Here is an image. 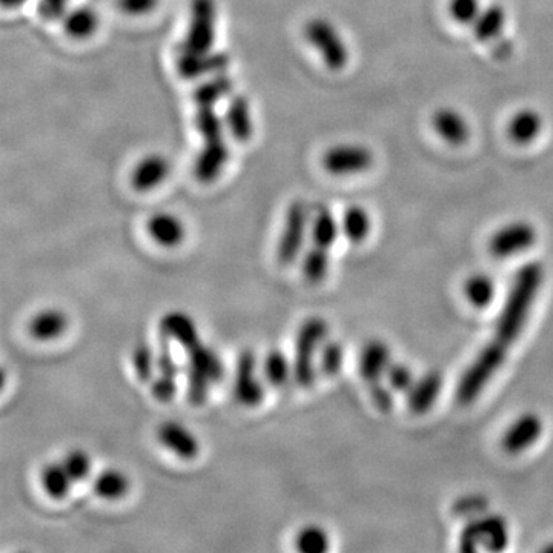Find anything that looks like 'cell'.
I'll use <instances>...</instances> for the list:
<instances>
[{
    "label": "cell",
    "mask_w": 553,
    "mask_h": 553,
    "mask_svg": "<svg viewBox=\"0 0 553 553\" xmlns=\"http://www.w3.org/2000/svg\"><path fill=\"white\" fill-rule=\"evenodd\" d=\"M543 279L544 269L540 263L532 262L521 266L501 309L492 343L509 351L510 346L520 337L526 325Z\"/></svg>",
    "instance_id": "cell-1"
},
{
    "label": "cell",
    "mask_w": 553,
    "mask_h": 553,
    "mask_svg": "<svg viewBox=\"0 0 553 553\" xmlns=\"http://www.w3.org/2000/svg\"><path fill=\"white\" fill-rule=\"evenodd\" d=\"M186 366V394L194 406H202L209 392L225 375V365L216 349L200 342L188 349Z\"/></svg>",
    "instance_id": "cell-2"
},
{
    "label": "cell",
    "mask_w": 553,
    "mask_h": 553,
    "mask_svg": "<svg viewBox=\"0 0 553 553\" xmlns=\"http://www.w3.org/2000/svg\"><path fill=\"white\" fill-rule=\"evenodd\" d=\"M329 326L322 317H309L297 332L295 352L292 358L294 365V381L300 388L309 389L314 386L317 369H315V354L320 352L323 343L328 340Z\"/></svg>",
    "instance_id": "cell-3"
},
{
    "label": "cell",
    "mask_w": 553,
    "mask_h": 553,
    "mask_svg": "<svg viewBox=\"0 0 553 553\" xmlns=\"http://www.w3.org/2000/svg\"><path fill=\"white\" fill-rule=\"evenodd\" d=\"M506 355V349L500 348L492 342L487 343L458 383V403L471 404L486 388L489 380L497 374L498 369L506 360Z\"/></svg>",
    "instance_id": "cell-4"
},
{
    "label": "cell",
    "mask_w": 553,
    "mask_h": 553,
    "mask_svg": "<svg viewBox=\"0 0 553 553\" xmlns=\"http://www.w3.org/2000/svg\"><path fill=\"white\" fill-rule=\"evenodd\" d=\"M509 543V529L500 515H480L467 521L460 535L461 552H475L484 549L501 552Z\"/></svg>",
    "instance_id": "cell-5"
},
{
    "label": "cell",
    "mask_w": 553,
    "mask_h": 553,
    "mask_svg": "<svg viewBox=\"0 0 553 553\" xmlns=\"http://www.w3.org/2000/svg\"><path fill=\"white\" fill-rule=\"evenodd\" d=\"M305 34L312 47L322 54L326 67L334 71L346 67L349 48L334 24L322 17H315L306 24Z\"/></svg>",
    "instance_id": "cell-6"
},
{
    "label": "cell",
    "mask_w": 553,
    "mask_h": 553,
    "mask_svg": "<svg viewBox=\"0 0 553 553\" xmlns=\"http://www.w3.org/2000/svg\"><path fill=\"white\" fill-rule=\"evenodd\" d=\"M216 19L214 0H193L191 24L180 54L209 53L216 40Z\"/></svg>",
    "instance_id": "cell-7"
},
{
    "label": "cell",
    "mask_w": 553,
    "mask_h": 553,
    "mask_svg": "<svg viewBox=\"0 0 553 553\" xmlns=\"http://www.w3.org/2000/svg\"><path fill=\"white\" fill-rule=\"evenodd\" d=\"M232 394L245 408H257L265 400V383L257 374V357L251 349L240 352Z\"/></svg>",
    "instance_id": "cell-8"
},
{
    "label": "cell",
    "mask_w": 553,
    "mask_h": 553,
    "mask_svg": "<svg viewBox=\"0 0 553 553\" xmlns=\"http://www.w3.org/2000/svg\"><path fill=\"white\" fill-rule=\"evenodd\" d=\"M306 226H308V209L305 203H291L286 214L285 228L277 245V260L280 265L289 266L299 259L305 242Z\"/></svg>",
    "instance_id": "cell-9"
},
{
    "label": "cell",
    "mask_w": 553,
    "mask_h": 553,
    "mask_svg": "<svg viewBox=\"0 0 553 553\" xmlns=\"http://www.w3.org/2000/svg\"><path fill=\"white\" fill-rule=\"evenodd\" d=\"M537 242V229L532 223L512 222L498 229L489 240V252L495 259H509L512 255L521 254L532 248Z\"/></svg>",
    "instance_id": "cell-10"
},
{
    "label": "cell",
    "mask_w": 553,
    "mask_h": 553,
    "mask_svg": "<svg viewBox=\"0 0 553 553\" xmlns=\"http://www.w3.org/2000/svg\"><path fill=\"white\" fill-rule=\"evenodd\" d=\"M374 160V153L368 146L345 143L334 146L325 154L323 166L334 176H351L368 171Z\"/></svg>",
    "instance_id": "cell-11"
},
{
    "label": "cell",
    "mask_w": 553,
    "mask_h": 553,
    "mask_svg": "<svg viewBox=\"0 0 553 553\" xmlns=\"http://www.w3.org/2000/svg\"><path fill=\"white\" fill-rule=\"evenodd\" d=\"M157 438L163 448L185 461L194 460L200 454V441L185 424L176 420L163 421L157 429Z\"/></svg>",
    "instance_id": "cell-12"
},
{
    "label": "cell",
    "mask_w": 553,
    "mask_h": 553,
    "mask_svg": "<svg viewBox=\"0 0 553 553\" xmlns=\"http://www.w3.org/2000/svg\"><path fill=\"white\" fill-rule=\"evenodd\" d=\"M159 329L160 337L166 338L171 343H177L185 351L202 342L196 320L188 312L179 311V309L166 312L160 320Z\"/></svg>",
    "instance_id": "cell-13"
},
{
    "label": "cell",
    "mask_w": 553,
    "mask_h": 553,
    "mask_svg": "<svg viewBox=\"0 0 553 553\" xmlns=\"http://www.w3.org/2000/svg\"><path fill=\"white\" fill-rule=\"evenodd\" d=\"M543 434V420L537 414H524L510 424L501 438V448L507 454H520L530 448Z\"/></svg>",
    "instance_id": "cell-14"
},
{
    "label": "cell",
    "mask_w": 553,
    "mask_h": 553,
    "mask_svg": "<svg viewBox=\"0 0 553 553\" xmlns=\"http://www.w3.org/2000/svg\"><path fill=\"white\" fill-rule=\"evenodd\" d=\"M229 67V56L225 53L180 54L177 70L185 79H197L206 74L223 73Z\"/></svg>",
    "instance_id": "cell-15"
},
{
    "label": "cell",
    "mask_w": 553,
    "mask_h": 553,
    "mask_svg": "<svg viewBox=\"0 0 553 553\" xmlns=\"http://www.w3.org/2000/svg\"><path fill=\"white\" fill-rule=\"evenodd\" d=\"M432 125L438 136L451 145H463L471 137V126L460 111L444 106L432 116Z\"/></svg>",
    "instance_id": "cell-16"
},
{
    "label": "cell",
    "mask_w": 553,
    "mask_h": 553,
    "mask_svg": "<svg viewBox=\"0 0 553 553\" xmlns=\"http://www.w3.org/2000/svg\"><path fill=\"white\" fill-rule=\"evenodd\" d=\"M391 365V351L385 342L371 340L366 343L365 348L361 349L358 366H360L361 378L369 385L385 377Z\"/></svg>",
    "instance_id": "cell-17"
},
{
    "label": "cell",
    "mask_w": 553,
    "mask_h": 553,
    "mask_svg": "<svg viewBox=\"0 0 553 553\" xmlns=\"http://www.w3.org/2000/svg\"><path fill=\"white\" fill-rule=\"evenodd\" d=\"M70 326V318L62 309L47 308L33 315L28 331L37 342H53L62 337Z\"/></svg>",
    "instance_id": "cell-18"
},
{
    "label": "cell",
    "mask_w": 553,
    "mask_h": 553,
    "mask_svg": "<svg viewBox=\"0 0 553 553\" xmlns=\"http://www.w3.org/2000/svg\"><path fill=\"white\" fill-rule=\"evenodd\" d=\"M229 159L228 145L225 139L205 143L194 166V174L203 183H211L220 176Z\"/></svg>",
    "instance_id": "cell-19"
},
{
    "label": "cell",
    "mask_w": 553,
    "mask_h": 553,
    "mask_svg": "<svg viewBox=\"0 0 553 553\" xmlns=\"http://www.w3.org/2000/svg\"><path fill=\"white\" fill-rule=\"evenodd\" d=\"M441 388H443V375L438 371L428 372L420 380L415 381L408 392V406L411 412L417 415L426 414L437 401Z\"/></svg>",
    "instance_id": "cell-20"
},
{
    "label": "cell",
    "mask_w": 553,
    "mask_h": 553,
    "mask_svg": "<svg viewBox=\"0 0 553 553\" xmlns=\"http://www.w3.org/2000/svg\"><path fill=\"white\" fill-rule=\"evenodd\" d=\"M151 239L163 248H176L185 239V225L169 212H157L148 220Z\"/></svg>",
    "instance_id": "cell-21"
},
{
    "label": "cell",
    "mask_w": 553,
    "mask_h": 553,
    "mask_svg": "<svg viewBox=\"0 0 553 553\" xmlns=\"http://www.w3.org/2000/svg\"><path fill=\"white\" fill-rule=\"evenodd\" d=\"M544 128L543 116L532 108L520 110L507 125V134L518 145H529L540 137Z\"/></svg>",
    "instance_id": "cell-22"
},
{
    "label": "cell",
    "mask_w": 553,
    "mask_h": 553,
    "mask_svg": "<svg viewBox=\"0 0 553 553\" xmlns=\"http://www.w3.org/2000/svg\"><path fill=\"white\" fill-rule=\"evenodd\" d=\"M168 174V160L165 157L153 154V156L145 157L134 168L133 176H131V185L137 191H150V189L159 186L168 177Z\"/></svg>",
    "instance_id": "cell-23"
},
{
    "label": "cell",
    "mask_w": 553,
    "mask_h": 553,
    "mask_svg": "<svg viewBox=\"0 0 553 553\" xmlns=\"http://www.w3.org/2000/svg\"><path fill=\"white\" fill-rule=\"evenodd\" d=\"M226 125L237 142H248L251 139L254 125H252L251 106L246 97H232L226 111Z\"/></svg>",
    "instance_id": "cell-24"
},
{
    "label": "cell",
    "mask_w": 553,
    "mask_h": 553,
    "mask_svg": "<svg viewBox=\"0 0 553 553\" xmlns=\"http://www.w3.org/2000/svg\"><path fill=\"white\" fill-rule=\"evenodd\" d=\"M130 478L119 469H105L93 480V491L97 497L106 501H116L130 491Z\"/></svg>",
    "instance_id": "cell-25"
},
{
    "label": "cell",
    "mask_w": 553,
    "mask_h": 553,
    "mask_svg": "<svg viewBox=\"0 0 553 553\" xmlns=\"http://www.w3.org/2000/svg\"><path fill=\"white\" fill-rule=\"evenodd\" d=\"M263 378L272 388H283L294 378V365L282 349H271L263 360Z\"/></svg>",
    "instance_id": "cell-26"
},
{
    "label": "cell",
    "mask_w": 553,
    "mask_h": 553,
    "mask_svg": "<svg viewBox=\"0 0 553 553\" xmlns=\"http://www.w3.org/2000/svg\"><path fill=\"white\" fill-rule=\"evenodd\" d=\"M506 20L507 13L501 5L492 4L483 8L480 16L472 25L475 39L480 40V42H491V40L497 39L501 31L504 30Z\"/></svg>",
    "instance_id": "cell-27"
},
{
    "label": "cell",
    "mask_w": 553,
    "mask_h": 553,
    "mask_svg": "<svg viewBox=\"0 0 553 553\" xmlns=\"http://www.w3.org/2000/svg\"><path fill=\"white\" fill-rule=\"evenodd\" d=\"M73 478L67 469L60 463H50L40 472V484L44 487L45 494L53 500H63L70 495Z\"/></svg>",
    "instance_id": "cell-28"
},
{
    "label": "cell",
    "mask_w": 553,
    "mask_h": 553,
    "mask_svg": "<svg viewBox=\"0 0 553 553\" xmlns=\"http://www.w3.org/2000/svg\"><path fill=\"white\" fill-rule=\"evenodd\" d=\"M342 232V225L337 222L329 209H318L312 222V242L320 248L331 249Z\"/></svg>",
    "instance_id": "cell-29"
},
{
    "label": "cell",
    "mask_w": 553,
    "mask_h": 553,
    "mask_svg": "<svg viewBox=\"0 0 553 553\" xmlns=\"http://www.w3.org/2000/svg\"><path fill=\"white\" fill-rule=\"evenodd\" d=\"M464 295L475 308H487L495 299L494 280L486 274L472 275L464 283Z\"/></svg>",
    "instance_id": "cell-30"
},
{
    "label": "cell",
    "mask_w": 553,
    "mask_h": 553,
    "mask_svg": "<svg viewBox=\"0 0 553 553\" xmlns=\"http://www.w3.org/2000/svg\"><path fill=\"white\" fill-rule=\"evenodd\" d=\"M340 225H342V232L345 234L346 239L351 240L352 243H360L371 232V216L361 206H351L343 214Z\"/></svg>",
    "instance_id": "cell-31"
},
{
    "label": "cell",
    "mask_w": 553,
    "mask_h": 553,
    "mask_svg": "<svg viewBox=\"0 0 553 553\" xmlns=\"http://www.w3.org/2000/svg\"><path fill=\"white\" fill-rule=\"evenodd\" d=\"M131 365L142 383H151L157 375V352L150 343H137L131 354Z\"/></svg>",
    "instance_id": "cell-32"
},
{
    "label": "cell",
    "mask_w": 553,
    "mask_h": 553,
    "mask_svg": "<svg viewBox=\"0 0 553 553\" xmlns=\"http://www.w3.org/2000/svg\"><path fill=\"white\" fill-rule=\"evenodd\" d=\"M328 251L329 249L314 245L306 252L302 263L303 277H305L306 282L311 283V285H318V283H322L328 277Z\"/></svg>",
    "instance_id": "cell-33"
},
{
    "label": "cell",
    "mask_w": 553,
    "mask_h": 553,
    "mask_svg": "<svg viewBox=\"0 0 553 553\" xmlns=\"http://www.w3.org/2000/svg\"><path fill=\"white\" fill-rule=\"evenodd\" d=\"M99 19L90 8H77L65 17L63 27L74 39H87L96 31Z\"/></svg>",
    "instance_id": "cell-34"
},
{
    "label": "cell",
    "mask_w": 553,
    "mask_h": 553,
    "mask_svg": "<svg viewBox=\"0 0 553 553\" xmlns=\"http://www.w3.org/2000/svg\"><path fill=\"white\" fill-rule=\"evenodd\" d=\"M232 80L226 74H219L214 79L203 83L194 91V102L197 106H214L226 94L231 93Z\"/></svg>",
    "instance_id": "cell-35"
},
{
    "label": "cell",
    "mask_w": 553,
    "mask_h": 553,
    "mask_svg": "<svg viewBox=\"0 0 553 553\" xmlns=\"http://www.w3.org/2000/svg\"><path fill=\"white\" fill-rule=\"evenodd\" d=\"M295 549L302 553H325L329 550V535L323 527L309 524L295 537Z\"/></svg>",
    "instance_id": "cell-36"
},
{
    "label": "cell",
    "mask_w": 553,
    "mask_h": 553,
    "mask_svg": "<svg viewBox=\"0 0 553 553\" xmlns=\"http://www.w3.org/2000/svg\"><path fill=\"white\" fill-rule=\"evenodd\" d=\"M197 130L202 134L205 143L223 140L222 120L214 111V106H199L196 114Z\"/></svg>",
    "instance_id": "cell-37"
},
{
    "label": "cell",
    "mask_w": 553,
    "mask_h": 553,
    "mask_svg": "<svg viewBox=\"0 0 553 553\" xmlns=\"http://www.w3.org/2000/svg\"><path fill=\"white\" fill-rule=\"evenodd\" d=\"M318 354H320V360H318L320 371L326 377H335L338 372L342 371L343 361H345V349L340 343L335 342V340H326Z\"/></svg>",
    "instance_id": "cell-38"
},
{
    "label": "cell",
    "mask_w": 553,
    "mask_h": 553,
    "mask_svg": "<svg viewBox=\"0 0 553 553\" xmlns=\"http://www.w3.org/2000/svg\"><path fill=\"white\" fill-rule=\"evenodd\" d=\"M62 464L73 478L74 483L87 480L93 471V460H91L90 454L83 449H71L63 458Z\"/></svg>",
    "instance_id": "cell-39"
},
{
    "label": "cell",
    "mask_w": 553,
    "mask_h": 553,
    "mask_svg": "<svg viewBox=\"0 0 553 553\" xmlns=\"http://www.w3.org/2000/svg\"><path fill=\"white\" fill-rule=\"evenodd\" d=\"M449 16L460 25H474L477 17L480 16V0H449Z\"/></svg>",
    "instance_id": "cell-40"
},
{
    "label": "cell",
    "mask_w": 553,
    "mask_h": 553,
    "mask_svg": "<svg viewBox=\"0 0 553 553\" xmlns=\"http://www.w3.org/2000/svg\"><path fill=\"white\" fill-rule=\"evenodd\" d=\"M487 506H489V503L483 495H466V497H461L460 500L455 501L454 514L457 517L472 520V518L486 514Z\"/></svg>",
    "instance_id": "cell-41"
},
{
    "label": "cell",
    "mask_w": 553,
    "mask_h": 553,
    "mask_svg": "<svg viewBox=\"0 0 553 553\" xmlns=\"http://www.w3.org/2000/svg\"><path fill=\"white\" fill-rule=\"evenodd\" d=\"M386 378H388L389 388L395 392H409V389L415 383L411 368L403 365V363H394V365L389 366Z\"/></svg>",
    "instance_id": "cell-42"
},
{
    "label": "cell",
    "mask_w": 553,
    "mask_h": 553,
    "mask_svg": "<svg viewBox=\"0 0 553 553\" xmlns=\"http://www.w3.org/2000/svg\"><path fill=\"white\" fill-rule=\"evenodd\" d=\"M179 378L166 377V375L157 374L154 380L151 381V394L160 403H169L176 398L179 391Z\"/></svg>",
    "instance_id": "cell-43"
},
{
    "label": "cell",
    "mask_w": 553,
    "mask_h": 553,
    "mask_svg": "<svg viewBox=\"0 0 553 553\" xmlns=\"http://www.w3.org/2000/svg\"><path fill=\"white\" fill-rule=\"evenodd\" d=\"M157 374L179 378L180 366L171 351V342L166 338H162V345L157 351Z\"/></svg>",
    "instance_id": "cell-44"
},
{
    "label": "cell",
    "mask_w": 553,
    "mask_h": 553,
    "mask_svg": "<svg viewBox=\"0 0 553 553\" xmlns=\"http://www.w3.org/2000/svg\"><path fill=\"white\" fill-rule=\"evenodd\" d=\"M392 389L388 386L381 385L380 381L371 385V400L375 408L380 412H391L394 406V397H392Z\"/></svg>",
    "instance_id": "cell-45"
},
{
    "label": "cell",
    "mask_w": 553,
    "mask_h": 553,
    "mask_svg": "<svg viewBox=\"0 0 553 553\" xmlns=\"http://www.w3.org/2000/svg\"><path fill=\"white\" fill-rule=\"evenodd\" d=\"M68 2L70 0H40V16L47 20L59 19L67 10Z\"/></svg>",
    "instance_id": "cell-46"
},
{
    "label": "cell",
    "mask_w": 553,
    "mask_h": 553,
    "mask_svg": "<svg viewBox=\"0 0 553 553\" xmlns=\"http://www.w3.org/2000/svg\"><path fill=\"white\" fill-rule=\"evenodd\" d=\"M159 0H119V7L126 14H145L156 8Z\"/></svg>",
    "instance_id": "cell-47"
},
{
    "label": "cell",
    "mask_w": 553,
    "mask_h": 553,
    "mask_svg": "<svg viewBox=\"0 0 553 553\" xmlns=\"http://www.w3.org/2000/svg\"><path fill=\"white\" fill-rule=\"evenodd\" d=\"M25 0H2L4 7H19V5L24 4Z\"/></svg>",
    "instance_id": "cell-48"
},
{
    "label": "cell",
    "mask_w": 553,
    "mask_h": 553,
    "mask_svg": "<svg viewBox=\"0 0 553 553\" xmlns=\"http://www.w3.org/2000/svg\"><path fill=\"white\" fill-rule=\"evenodd\" d=\"M546 552H553V544H550L549 547H546Z\"/></svg>",
    "instance_id": "cell-49"
}]
</instances>
